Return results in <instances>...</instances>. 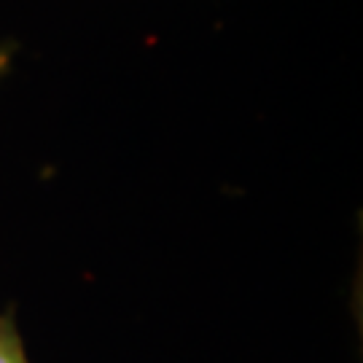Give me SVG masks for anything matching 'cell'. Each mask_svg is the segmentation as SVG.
I'll use <instances>...</instances> for the list:
<instances>
[{
  "label": "cell",
  "mask_w": 363,
  "mask_h": 363,
  "mask_svg": "<svg viewBox=\"0 0 363 363\" xmlns=\"http://www.w3.org/2000/svg\"><path fill=\"white\" fill-rule=\"evenodd\" d=\"M0 363H30L13 312H0Z\"/></svg>",
  "instance_id": "cell-1"
},
{
  "label": "cell",
  "mask_w": 363,
  "mask_h": 363,
  "mask_svg": "<svg viewBox=\"0 0 363 363\" xmlns=\"http://www.w3.org/2000/svg\"><path fill=\"white\" fill-rule=\"evenodd\" d=\"M11 60H13V46L11 43H3V46H0V78L9 73Z\"/></svg>",
  "instance_id": "cell-2"
}]
</instances>
